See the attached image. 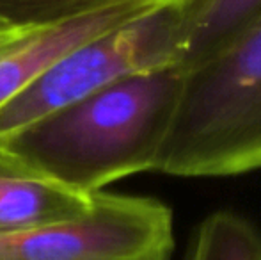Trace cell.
<instances>
[{
    "instance_id": "6da1fadb",
    "label": "cell",
    "mask_w": 261,
    "mask_h": 260,
    "mask_svg": "<svg viewBox=\"0 0 261 260\" xmlns=\"http://www.w3.org/2000/svg\"><path fill=\"white\" fill-rule=\"evenodd\" d=\"M181 79L171 64L114 80L0 139V170L82 195L153 171Z\"/></svg>"
},
{
    "instance_id": "7a4b0ae2",
    "label": "cell",
    "mask_w": 261,
    "mask_h": 260,
    "mask_svg": "<svg viewBox=\"0 0 261 260\" xmlns=\"http://www.w3.org/2000/svg\"><path fill=\"white\" fill-rule=\"evenodd\" d=\"M181 69L153 171L183 178L261 171V16Z\"/></svg>"
},
{
    "instance_id": "3957f363",
    "label": "cell",
    "mask_w": 261,
    "mask_h": 260,
    "mask_svg": "<svg viewBox=\"0 0 261 260\" xmlns=\"http://www.w3.org/2000/svg\"><path fill=\"white\" fill-rule=\"evenodd\" d=\"M187 0L141 13L69 50L0 107V139L132 73L181 63Z\"/></svg>"
},
{
    "instance_id": "277c9868",
    "label": "cell",
    "mask_w": 261,
    "mask_h": 260,
    "mask_svg": "<svg viewBox=\"0 0 261 260\" xmlns=\"http://www.w3.org/2000/svg\"><path fill=\"white\" fill-rule=\"evenodd\" d=\"M172 248L167 205L103 191L79 219L0 235V260H169Z\"/></svg>"
},
{
    "instance_id": "5b68a950",
    "label": "cell",
    "mask_w": 261,
    "mask_h": 260,
    "mask_svg": "<svg viewBox=\"0 0 261 260\" xmlns=\"http://www.w3.org/2000/svg\"><path fill=\"white\" fill-rule=\"evenodd\" d=\"M151 2L153 0H128L82 18L31 32L0 56V107L13 100L69 50L126 21Z\"/></svg>"
},
{
    "instance_id": "8992f818",
    "label": "cell",
    "mask_w": 261,
    "mask_h": 260,
    "mask_svg": "<svg viewBox=\"0 0 261 260\" xmlns=\"http://www.w3.org/2000/svg\"><path fill=\"white\" fill-rule=\"evenodd\" d=\"M93 196L43 178L0 173V235L79 219L93 207Z\"/></svg>"
},
{
    "instance_id": "52a82bcc",
    "label": "cell",
    "mask_w": 261,
    "mask_h": 260,
    "mask_svg": "<svg viewBox=\"0 0 261 260\" xmlns=\"http://www.w3.org/2000/svg\"><path fill=\"white\" fill-rule=\"evenodd\" d=\"M261 16V0H187L181 68L215 52Z\"/></svg>"
},
{
    "instance_id": "ba28073f",
    "label": "cell",
    "mask_w": 261,
    "mask_h": 260,
    "mask_svg": "<svg viewBox=\"0 0 261 260\" xmlns=\"http://www.w3.org/2000/svg\"><path fill=\"white\" fill-rule=\"evenodd\" d=\"M189 260H261V230L229 210L199 225Z\"/></svg>"
},
{
    "instance_id": "9c48e42d",
    "label": "cell",
    "mask_w": 261,
    "mask_h": 260,
    "mask_svg": "<svg viewBox=\"0 0 261 260\" xmlns=\"http://www.w3.org/2000/svg\"><path fill=\"white\" fill-rule=\"evenodd\" d=\"M128 0H0V20L20 29H48Z\"/></svg>"
},
{
    "instance_id": "30bf717a",
    "label": "cell",
    "mask_w": 261,
    "mask_h": 260,
    "mask_svg": "<svg viewBox=\"0 0 261 260\" xmlns=\"http://www.w3.org/2000/svg\"><path fill=\"white\" fill-rule=\"evenodd\" d=\"M34 31H39V29H34ZM34 31H32V29L14 27V25H9L0 20V56L6 54L9 49H13L14 45H18L21 39L27 38V36Z\"/></svg>"
},
{
    "instance_id": "8fae6325",
    "label": "cell",
    "mask_w": 261,
    "mask_h": 260,
    "mask_svg": "<svg viewBox=\"0 0 261 260\" xmlns=\"http://www.w3.org/2000/svg\"><path fill=\"white\" fill-rule=\"evenodd\" d=\"M0 173H2V170H0Z\"/></svg>"
}]
</instances>
